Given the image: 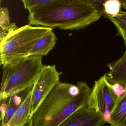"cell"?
Here are the masks:
<instances>
[{"instance_id": "obj_1", "label": "cell", "mask_w": 126, "mask_h": 126, "mask_svg": "<svg viewBox=\"0 0 126 126\" xmlns=\"http://www.w3.org/2000/svg\"><path fill=\"white\" fill-rule=\"evenodd\" d=\"M102 15L91 0H49L29 12V25L61 30H79Z\"/></svg>"}, {"instance_id": "obj_2", "label": "cell", "mask_w": 126, "mask_h": 126, "mask_svg": "<svg viewBox=\"0 0 126 126\" xmlns=\"http://www.w3.org/2000/svg\"><path fill=\"white\" fill-rule=\"evenodd\" d=\"M92 89L86 82L60 81L32 116L33 126H59L79 109L88 107Z\"/></svg>"}, {"instance_id": "obj_3", "label": "cell", "mask_w": 126, "mask_h": 126, "mask_svg": "<svg viewBox=\"0 0 126 126\" xmlns=\"http://www.w3.org/2000/svg\"><path fill=\"white\" fill-rule=\"evenodd\" d=\"M44 66L42 57L36 56L26 57L6 68L2 76L0 100L32 87Z\"/></svg>"}, {"instance_id": "obj_4", "label": "cell", "mask_w": 126, "mask_h": 126, "mask_svg": "<svg viewBox=\"0 0 126 126\" xmlns=\"http://www.w3.org/2000/svg\"><path fill=\"white\" fill-rule=\"evenodd\" d=\"M52 30L28 25L9 34L0 42V65L3 69L29 57L31 50L38 40Z\"/></svg>"}, {"instance_id": "obj_5", "label": "cell", "mask_w": 126, "mask_h": 126, "mask_svg": "<svg viewBox=\"0 0 126 126\" xmlns=\"http://www.w3.org/2000/svg\"><path fill=\"white\" fill-rule=\"evenodd\" d=\"M118 100L105 74L96 81L92 89L88 107L104 115L106 123H110V113Z\"/></svg>"}, {"instance_id": "obj_6", "label": "cell", "mask_w": 126, "mask_h": 126, "mask_svg": "<svg viewBox=\"0 0 126 126\" xmlns=\"http://www.w3.org/2000/svg\"><path fill=\"white\" fill-rule=\"evenodd\" d=\"M62 74V72L57 71L55 65H44L33 86L31 116H33L43 100L59 82Z\"/></svg>"}, {"instance_id": "obj_7", "label": "cell", "mask_w": 126, "mask_h": 126, "mask_svg": "<svg viewBox=\"0 0 126 126\" xmlns=\"http://www.w3.org/2000/svg\"><path fill=\"white\" fill-rule=\"evenodd\" d=\"M105 123L102 113L87 107L75 111L59 126H104Z\"/></svg>"}, {"instance_id": "obj_8", "label": "cell", "mask_w": 126, "mask_h": 126, "mask_svg": "<svg viewBox=\"0 0 126 126\" xmlns=\"http://www.w3.org/2000/svg\"><path fill=\"white\" fill-rule=\"evenodd\" d=\"M33 87L24 99L6 126H22L31 116Z\"/></svg>"}, {"instance_id": "obj_9", "label": "cell", "mask_w": 126, "mask_h": 126, "mask_svg": "<svg viewBox=\"0 0 126 126\" xmlns=\"http://www.w3.org/2000/svg\"><path fill=\"white\" fill-rule=\"evenodd\" d=\"M110 71L105 74L111 84L118 83L126 87V56H122L114 62L109 63Z\"/></svg>"}, {"instance_id": "obj_10", "label": "cell", "mask_w": 126, "mask_h": 126, "mask_svg": "<svg viewBox=\"0 0 126 126\" xmlns=\"http://www.w3.org/2000/svg\"><path fill=\"white\" fill-rule=\"evenodd\" d=\"M57 40L56 34L52 30L38 40L31 50L29 56H46L54 48Z\"/></svg>"}, {"instance_id": "obj_11", "label": "cell", "mask_w": 126, "mask_h": 126, "mask_svg": "<svg viewBox=\"0 0 126 126\" xmlns=\"http://www.w3.org/2000/svg\"><path fill=\"white\" fill-rule=\"evenodd\" d=\"M110 117V126H126V93L117 101Z\"/></svg>"}, {"instance_id": "obj_12", "label": "cell", "mask_w": 126, "mask_h": 126, "mask_svg": "<svg viewBox=\"0 0 126 126\" xmlns=\"http://www.w3.org/2000/svg\"><path fill=\"white\" fill-rule=\"evenodd\" d=\"M33 87L8 98L5 116L3 122L1 123V124L5 126L7 125L24 99L32 89Z\"/></svg>"}, {"instance_id": "obj_13", "label": "cell", "mask_w": 126, "mask_h": 126, "mask_svg": "<svg viewBox=\"0 0 126 126\" xmlns=\"http://www.w3.org/2000/svg\"><path fill=\"white\" fill-rule=\"evenodd\" d=\"M115 26L118 31L117 35L121 37L124 41L125 50L123 56H126V12L121 11L117 16L110 17L106 15Z\"/></svg>"}, {"instance_id": "obj_14", "label": "cell", "mask_w": 126, "mask_h": 126, "mask_svg": "<svg viewBox=\"0 0 126 126\" xmlns=\"http://www.w3.org/2000/svg\"><path fill=\"white\" fill-rule=\"evenodd\" d=\"M103 5L105 16L115 17L121 11L122 4L120 0H105Z\"/></svg>"}, {"instance_id": "obj_15", "label": "cell", "mask_w": 126, "mask_h": 126, "mask_svg": "<svg viewBox=\"0 0 126 126\" xmlns=\"http://www.w3.org/2000/svg\"><path fill=\"white\" fill-rule=\"evenodd\" d=\"M9 12L7 7H1L0 8V28H5L10 25Z\"/></svg>"}, {"instance_id": "obj_16", "label": "cell", "mask_w": 126, "mask_h": 126, "mask_svg": "<svg viewBox=\"0 0 126 126\" xmlns=\"http://www.w3.org/2000/svg\"><path fill=\"white\" fill-rule=\"evenodd\" d=\"M19 28L15 23H10L8 26L5 28H0V42H2L9 34Z\"/></svg>"}, {"instance_id": "obj_17", "label": "cell", "mask_w": 126, "mask_h": 126, "mask_svg": "<svg viewBox=\"0 0 126 126\" xmlns=\"http://www.w3.org/2000/svg\"><path fill=\"white\" fill-rule=\"evenodd\" d=\"M49 0H22L25 9L30 11L37 6L48 2Z\"/></svg>"}, {"instance_id": "obj_18", "label": "cell", "mask_w": 126, "mask_h": 126, "mask_svg": "<svg viewBox=\"0 0 126 126\" xmlns=\"http://www.w3.org/2000/svg\"><path fill=\"white\" fill-rule=\"evenodd\" d=\"M111 87L114 93L118 98V100L123 97L126 93V87L118 83L111 84Z\"/></svg>"}, {"instance_id": "obj_19", "label": "cell", "mask_w": 126, "mask_h": 126, "mask_svg": "<svg viewBox=\"0 0 126 126\" xmlns=\"http://www.w3.org/2000/svg\"><path fill=\"white\" fill-rule=\"evenodd\" d=\"M8 98L6 99L0 100V112H1L0 121L2 122V123L3 122L5 116L7 106H8Z\"/></svg>"}, {"instance_id": "obj_20", "label": "cell", "mask_w": 126, "mask_h": 126, "mask_svg": "<svg viewBox=\"0 0 126 126\" xmlns=\"http://www.w3.org/2000/svg\"><path fill=\"white\" fill-rule=\"evenodd\" d=\"M105 0H91V2L94 5L97 10L102 14V15H105L104 9V3Z\"/></svg>"}, {"instance_id": "obj_21", "label": "cell", "mask_w": 126, "mask_h": 126, "mask_svg": "<svg viewBox=\"0 0 126 126\" xmlns=\"http://www.w3.org/2000/svg\"><path fill=\"white\" fill-rule=\"evenodd\" d=\"M22 126H33L32 117H30L26 122Z\"/></svg>"}, {"instance_id": "obj_22", "label": "cell", "mask_w": 126, "mask_h": 126, "mask_svg": "<svg viewBox=\"0 0 126 126\" xmlns=\"http://www.w3.org/2000/svg\"><path fill=\"white\" fill-rule=\"evenodd\" d=\"M122 5L124 9L126 10V0H120Z\"/></svg>"}, {"instance_id": "obj_23", "label": "cell", "mask_w": 126, "mask_h": 126, "mask_svg": "<svg viewBox=\"0 0 126 126\" xmlns=\"http://www.w3.org/2000/svg\"><path fill=\"white\" fill-rule=\"evenodd\" d=\"M1 126H5V125L3 124H1Z\"/></svg>"}]
</instances>
